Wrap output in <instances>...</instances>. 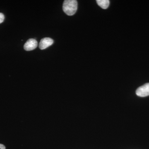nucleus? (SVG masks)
<instances>
[{
  "label": "nucleus",
  "mask_w": 149,
  "mask_h": 149,
  "mask_svg": "<svg viewBox=\"0 0 149 149\" xmlns=\"http://www.w3.org/2000/svg\"><path fill=\"white\" fill-rule=\"evenodd\" d=\"M54 40L49 37L43 38L41 40L39 45V48L40 49L43 50L47 49L48 47L53 45Z\"/></svg>",
  "instance_id": "20e7f679"
},
{
  "label": "nucleus",
  "mask_w": 149,
  "mask_h": 149,
  "mask_svg": "<svg viewBox=\"0 0 149 149\" xmlns=\"http://www.w3.org/2000/svg\"><path fill=\"white\" fill-rule=\"evenodd\" d=\"M0 149H6V147L3 144H0Z\"/></svg>",
  "instance_id": "0eeeda50"
},
{
  "label": "nucleus",
  "mask_w": 149,
  "mask_h": 149,
  "mask_svg": "<svg viewBox=\"0 0 149 149\" xmlns=\"http://www.w3.org/2000/svg\"><path fill=\"white\" fill-rule=\"evenodd\" d=\"M137 96L146 97L149 95V83H146L138 88L136 91Z\"/></svg>",
  "instance_id": "f03ea898"
},
{
  "label": "nucleus",
  "mask_w": 149,
  "mask_h": 149,
  "mask_svg": "<svg viewBox=\"0 0 149 149\" xmlns=\"http://www.w3.org/2000/svg\"><path fill=\"white\" fill-rule=\"evenodd\" d=\"M97 3L102 8L106 9L109 7L110 1L109 0H97Z\"/></svg>",
  "instance_id": "39448f33"
},
{
  "label": "nucleus",
  "mask_w": 149,
  "mask_h": 149,
  "mask_svg": "<svg viewBox=\"0 0 149 149\" xmlns=\"http://www.w3.org/2000/svg\"><path fill=\"white\" fill-rule=\"evenodd\" d=\"M38 43L35 39H30L27 40L24 46L25 50L30 51L35 49L37 47Z\"/></svg>",
  "instance_id": "7ed1b4c3"
},
{
  "label": "nucleus",
  "mask_w": 149,
  "mask_h": 149,
  "mask_svg": "<svg viewBox=\"0 0 149 149\" xmlns=\"http://www.w3.org/2000/svg\"><path fill=\"white\" fill-rule=\"evenodd\" d=\"M77 9V2L76 0H65L63 2V9L65 13L69 16L74 15Z\"/></svg>",
  "instance_id": "f257e3e1"
},
{
  "label": "nucleus",
  "mask_w": 149,
  "mask_h": 149,
  "mask_svg": "<svg viewBox=\"0 0 149 149\" xmlns=\"http://www.w3.org/2000/svg\"><path fill=\"white\" fill-rule=\"evenodd\" d=\"M5 17L3 13H0V24L2 23L4 20Z\"/></svg>",
  "instance_id": "423d86ee"
}]
</instances>
